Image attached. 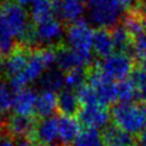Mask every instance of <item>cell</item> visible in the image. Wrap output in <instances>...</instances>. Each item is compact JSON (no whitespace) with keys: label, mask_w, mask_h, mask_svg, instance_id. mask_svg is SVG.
I'll return each instance as SVG.
<instances>
[{"label":"cell","mask_w":146,"mask_h":146,"mask_svg":"<svg viewBox=\"0 0 146 146\" xmlns=\"http://www.w3.org/2000/svg\"><path fill=\"white\" fill-rule=\"evenodd\" d=\"M145 112H146V107H145Z\"/></svg>","instance_id":"41"},{"label":"cell","mask_w":146,"mask_h":146,"mask_svg":"<svg viewBox=\"0 0 146 146\" xmlns=\"http://www.w3.org/2000/svg\"><path fill=\"white\" fill-rule=\"evenodd\" d=\"M80 132V122L73 116L64 115L58 119V139L63 144H73Z\"/></svg>","instance_id":"17"},{"label":"cell","mask_w":146,"mask_h":146,"mask_svg":"<svg viewBox=\"0 0 146 146\" xmlns=\"http://www.w3.org/2000/svg\"><path fill=\"white\" fill-rule=\"evenodd\" d=\"M94 33L95 32L92 31V29L86 22L80 21L74 24H71V26L65 32L68 48L79 54L92 56L91 51Z\"/></svg>","instance_id":"7"},{"label":"cell","mask_w":146,"mask_h":146,"mask_svg":"<svg viewBox=\"0 0 146 146\" xmlns=\"http://www.w3.org/2000/svg\"><path fill=\"white\" fill-rule=\"evenodd\" d=\"M40 83L43 90L56 92L65 86V75L59 70H49L40 79Z\"/></svg>","instance_id":"21"},{"label":"cell","mask_w":146,"mask_h":146,"mask_svg":"<svg viewBox=\"0 0 146 146\" xmlns=\"http://www.w3.org/2000/svg\"><path fill=\"white\" fill-rule=\"evenodd\" d=\"M38 94L29 88H23L17 91L14 97L13 108L16 114L23 116H30L36 113Z\"/></svg>","instance_id":"12"},{"label":"cell","mask_w":146,"mask_h":146,"mask_svg":"<svg viewBox=\"0 0 146 146\" xmlns=\"http://www.w3.org/2000/svg\"><path fill=\"white\" fill-rule=\"evenodd\" d=\"M112 120L119 129L129 135L143 132L146 127V112L135 103H120L112 110Z\"/></svg>","instance_id":"2"},{"label":"cell","mask_w":146,"mask_h":146,"mask_svg":"<svg viewBox=\"0 0 146 146\" xmlns=\"http://www.w3.org/2000/svg\"><path fill=\"white\" fill-rule=\"evenodd\" d=\"M131 48L133 50L135 56L139 60L141 67L146 70V33L145 32L132 38Z\"/></svg>","instance_id":"30"},{"label":"cell","mask_w":146,"mask_h":146,"mask_svg":"<svg viewBox=\"0 0 146 146\" xmlns=\"http://www.w3.org/2000/svg\"><path fill=\"white\" fill-rule=\"evenodd\" d=\"M98 70L110 80L123 81L133 70V59L125 52L117 51L103 58L98 65Z\"/></svg>","instance_id":"5"},{"label":"cell","mask_w":146,"mask_h":146,"mask_svg":"<svg viewBox=\"0 0 146 146\" xmlns=\"http://www.w3.org/2000/svg\"><path fill=\"white\" fill-rule=\"evenodd\" d=\"M89 86L95 90L100 105L105 106L116 99V84L106 78L98 68L91 71L89 74Z\"/></svg>","instance_id":"8"},{"label":"cell","mask_w":146,"mask_h":146,"mask_svg":"<svg viewBox=\"0 0 146 146\" xmlns=\"http://www.w3.org/2000/svg\"><path fill=\"white\" fill-rule=\"evenodd\" d=\"M91 58L92 56L79 54L71 48H63L56 51V63L62 70L66 72L88 66L91 62Z\"/></svg>","instance_id":"11"},{"label":"cell","mask_w":146,"mask_h":146,"mask_svg":"<svg viewBox=\"0 0 146 146\" xmlns=\"http://www.w3.org/2000/svg\"><path fill=\"white\" fill-rule=\"evenodd\" d=\"M35 123L32 117L23 116L15 114L9 116L6 121V130L11 137L18 138H27L31 133L34 132Z\"/></svg>","instance_id":"14"},{"label":"cell","mask_w":146,"mask_h":146,"mask_svg":"<svg viewBox=\"0 0 146 146\" xmlns=\"http://www.w3.org/2000/svg\"><path fill=\"white\" fill-rule=\"evenodd\" d=\"M0 13L9 26L14 38L27 40L31 34L30 19L26 10L15 1H5L0 6Z\"/></svg>","instance_id":"4"},{"label":"cell","mask_w":146,"mask_h":146,"mask_svg":"<svg viewBox=\"0 0 146 146\" xmlns=\"http://www.w3.org/2000/svg\"><path fill=\"white\" fill-rule=\"evenodd\" d=\"M14 50V35L0 13V55L10 54Z\"/></svg>","instance_id":"26"},{"label":"cell","mask_w":146,"mask_h":146,"mask_svg":"<svg viewBox=\"0 0 146 146\" xmlns=\"http://www.w3.org/2000/svg\"><path fill=\"white\" fill-rule=\"evenodd\" d=\"M111 33H112L115 49H117L119 51L124 52L132 46V35L129 33V31L123 25L114 26Z\"/></svg>","instance_id":"23"},{"label":"cell","mask_w":146,"mask_h":146,"mask_svg":"<svg viewBox=\"0 0 146 146\" xmlns=\"http://www.w3.org/2000/svg\"><path fill=\"white\" fill-rule=\"evenodd\" d=\"M0 146H16V143L8 132H0Z\"/></svg>","instance_id":"33"},{"label":"cell","mask_w":146,"mask_h":146,"mask_svg":"<svg viewBox=\"0 0 146 146\" xmlns=\"http://www.w3.org/2000/svg\"><path fill=\"white\" fill-rule=\"evenodd\" d=\"M56 63V50L52 48L36 49L30 52L27 64L22 75L11 82V87L23 89L26 84L32 83L42 78V75L51 70V66Z\"/></svg>","instance_id":"1"},{"label":"cell","mask_w":146,"mask_h":146,"mask_svg":"<svg viewBox=\"0 0 146 146\" xmlns=\"http://www.w3.org/2000/svg\"><path fill=\"white\" fill-rule=\"evenodd\" d=\"M115 49L112 33L107 29H99L94 33L92 50L99 57H107L113 54Z\"/></svg>","instance_id":"16"},{"label":"cell","mask_w":146,"mask_h":146,"mask_svg":"<svg viewBox=\"0 0 146 146\" xmlns=\"http://www.w3.org/2000/svg\"><path fill=\"white\" fill-rule=\"evenodd\" d=\"M57 103H58V110L65 116H72L80 111L79 107L81 103L79 100L78 94H75L73 90L70 89L62 90L60 94L57 96Z\"/></svg>","instance_id":"18"},{"label":"cell","mask_w":146,"mask_h":146,"mask_svg":"<svg viewBox=\"0 0 146 146\" xmlns=\"http://www.w3.org/2000/svg\"><path fill=\"white\" fill-rule=\"evenodd\" d=\"M56 110H58L57 95L51 91L42 90L38 95L36 113L43 117H50Z\"/></svg>","instance_id":"19"},{"label":"cell","mask_w":146,"mask_h":146,"mask_svg":"<svg viewBox=\"0 0 146 146\" xmlns=\"http://www.w3.org/2000/svg\"><path fill=\"white\" fill-rule=\"evenodd\" d=\"M110 113L103 105H88L79 111V120L87 129L98 130L107 125L110 121Z\"/></svg>","instance_id":"9"},{"label":"cell","mask_w":146,"mask_h":146,"mask_svg":"<svg viewBox=\"0 0 146 146\" xmlns=\"http://www.w3.org/2000/svg\"><path fill=\"white\" fill-rule=\"evenodd\" d=\"M31 50L22 47V48H16L14 49L7 57L5 62V72L7 76L10 80V83L17 80L22 73L25 70V66L29 60Z\"/></svg>","instance_id":"10"},{"label":"cell","mask_w":146,"mask_h":146,"mask_svg":"<svg viewBox=\"0 0 146 146\" xmlns=\"http://www.w3.org/2000/svg\"><path fill=\"white\" fill-rule=\"evenodd\" d=\"M123 26L129 31V33L132 35V38L137 36L144 32V24H143V21L140 18L139 11L137 9L131 10L127 15V17L124 18Z\"/></svg>","instance_id":"28"},{"label":"cell","mask_w":146,"mask_h":146,"mask_svg":"<svg viewBox=\"0 0 146 146\" xmlns=\"http://www.w3.org/2000/svg\"><path fill=\"white\" fill-rule=\"evenodd\" d=\"M87 74L83 68H75L66 72L65 74V86L70 90H80L86 82Z\"/></svg>","instance_id":"29"},{"label":"cell","mask_w":146,"mask_h":146,"mask_svg":"<svg viewBox=\"0 0 146 146\" xmlns=\"http://www.w3.org/2000/svg\"><path fill=\"white\" fill-rule=\"evenodd\" d=\"M57 11L62 19L68 23L80 22L86 13V3L83 0H60L57 6Z\"/></svg>","instance_id":"15"},{"label":"cell","mask_w":146,"mask_h":146,"mask_svg":"<svg viewBox=\"0 0 146 146\" xmlns=\"http://www.w3.org/2000/svg\"><path fill=\"white\" fill-rule=\"evenodd\" d=\"M33 133L38 144L51 146L58 139V119L52 116L43 117L35 124Z\"/></svg>","instance_id":"13"},{"label":"cell","mask_w":146,"mask_h":146,"mask_svg":"<svg viewBox=\"0 0 146 146\" xmlns=\"http://www.w3.org/2000/svg\"><path fill=\"white\" fill-rule=\"evenodd\" d=\"M16 146H40V144L31 140L30 138H22L16 143Z\"/></svg>","instance_id":"34"},{"label":"cell","mask_w":146,"mask_h":146,"mask_svg":"<svg viewBox=\"0 0 146 146\" xmlns=\"http://www.w3.org/2000/svg\"><path fill=\"white\" fill-rule=\"evenodd\" d=\"M65 34L63 24L55 17L36 23L34 29L31 30L29 41L41 46H54L59 42Z\"/></svg>","instance_id":"6"},{"label":"cell","mask_w":146,"mask_h":146,"mask_svg":"<svg viewBox=\"0 0 146 146\" xmlns=\"http://www.w3.org/2000/svg\"><path fill=\"white\" fill-rule=\"evenodd\" d=\"M14 92L11 86L3 80H0V115L10 111L14 103Z\"/></svg>","instance_id":"27"},{"label":"cell","mask_w":146,"mask_h":146,"mask_svg":"<svg viewBox=\"0 0 146 146\" xmlns=\"http://www.w3.org/2000/svg\"><path fill=\"white\" fill-rule=\"evenodd\" d=\"M139 11V15H140V18L143 21V24H144V29H146V3L141 5L139 7V9H137Z\"/></svg>","instance_id":"35"},{"label":"cell","mask_w":146,"mask_h":146,"mask_svg":"<svg viewBox=\"0 0 146 146\" xmlns=\"http://www.w3.org/2000/svg\"><path fill=\"white\" fill-rule=\"evenodd\" d=\"M139 146H146V128L139 137Z\"/></svg>","instance_id":"38"},{"label":"cell","mask_w":146,"mask_h":146,"mask_svg":"<svg viewBox=\"0 0 146 146\" xmlns=\"http://www.w3.org/2000/svg\"><path fill=\"white\" fill-rule=\"evenodd\" d=\"M104 141L108 146H135V139L117 127H110L104 133Z\"/></svg>","instance_id":"20"},{"label":"cell","mask_w":146,"mask_h":146,"mask_svg":"<svg viewBox=\"0 0 146 146\" xmlns=\"http://www.w3.org/2000/svg\"><path fill=\"white\" fill-rule=\"evenodd\" d=\"M137 97H139V95L131 79H125L116 84V99L121 103H133V99Z\"/></svg>","instance_id":"24"},{"label":"cell","mask_w":146,"mask_h":146,"mask_svg":"<svg viewBox=\"0 0 146 146\" xmlns=\"http://www.w3.org/2000/svg\"><path fill=\"white\" fill-rule=\"evenodd\" d=\"M122 14V7L116 0H88L90 21L100 29L116 26Z\"/></svg>","instance_id":"3"},{"label":"cell","mask_w":146,"mask_h":146,"mask_svg":"<svg viewBox=\"0 0 146 146\" xmlns=\"http://www.w3.org/2000/svg\"><path fill=\"white\" fill-rule=\"evenodd\" d=\"M5 71V62L2 59V55H0V74Z\"/></svg>","instance_id":"39"},{"label":"cell","mask_w":146,"mask_h":146,"mask_svg":"<svg viewBox=\"0 0 146 146\" xmlns=\"http://www.w3.org/2000/svg\"><path fill=\"white\" fill-rule=\"evenodd\" d=\"M51 146H57V145H51Z\"/></svg>","instance_id":"40"},{"label":"cell","mask_w":146,"mask_h":146,"mask_svg":"<svg viewBox=\"0 0 146 146\" xmlns=\"http://www.w3.org/2000/svg\"><path fill=\"white\" fill-rule=\"evenodd\" d=\"M72 146H104V138L98 130L86 129L80 132Z\"/></svg>","instance_id":"25"},{"label":"cell","mask_w":146,"mask_h":146,"mask_svg":"<svg viewBox=\"0 0 146 146\" xmlns=\"http://www.w3.org/2000/svg\"><path fill=\"white\" fill-rule=\"evenodd\" d=\"M122 8H130L136 3V0H116Z\"/></svg>","instance_id":"36"},{"label":"cell","mask_w":146,"mask_h":146,"mask_svg":"<svg viewBox=\"0 0 146 146\" xmlns=\"http://www.w3.org/2000/svg\"><path fill=\"white\" fill-rule=\"evenodd\" d=\"M16 3H18V5H21L22 7L23 6H33L35 2H38L39 0H14Z\"/></svg>","instance_id":"37"},{"label":"cell","mask_w":146,"mask_h":146,"mask_svg":"<svg viewBox=\"0 0 146 146\" xmlns=\"http://www.w3.org/2000/svg\"><path fill=\"white\" fill-rule=\"evenodd\" d=\"M55 7L50 0H39L31 8V17L34 23H40L54 17Z\"/></svg>","instance_id":"22"},{"label":"cell","mask_w":146,"mask_h":146,"mask_svg":"<svg viewBox=\"0 0 146 146\" xmlns=\"http://www.w3.org/2000/svg\"><path fill=\"white\" fill-rule=\"evenodd\" d=\"M131 80L137 88L139 97L146 98V70L143 67L139 70H136L132 73Z\"/></svg>","instance_id":"32"},{"label":"cell","mask_w":146,"mask_h":146,"mask_svg":"<svg viewBox=\"0 0 146 146\" xmlns=\"http://www.w3.org/2000/svg\"><path fill=\"white\" fill-rule=\"evenodd\" d=\"M78 97L81 104H83V106H88V105H100L98 102V97L95 92V90L88 84V86H83L79 91H78Z\"/></svg>","instance_id":"31"}]
</instances>
